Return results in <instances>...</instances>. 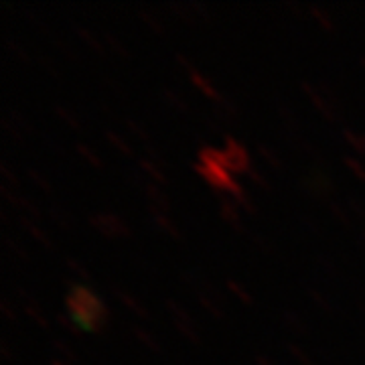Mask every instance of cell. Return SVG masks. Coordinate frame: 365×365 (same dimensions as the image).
I'll use <instances>...</instances> for the list:
<instances>
[{
  "label": "cell",
  "mask_w": 365,
  "mask_h": 365,
  "mask_svg": "<svg viewBox=\"0 0 365 365\" xmlns=\"http://www.w3.org/2000/svg\"><path fill=\"white\" fill-rule=\"evenodd\" d=\"M343 163H345V167L347 169L351 170L353 175L359 179V181H364L365 182V167L357 160V158H353V157H343Z\"/></svg>",
  "instance_id": "42"
},
{
  "label": "cell",
  "mask_w": 365,
  "mask_h": 365,
  "mask_svg": "<svg viewBox=\"0 0 365 365\" xmlns=\"http://www.w3.org/2000/svg\"><path fill=\"white\" fill-rule=\"evenodd\" d=\"M317 264H319V268L327 272L331 278H339L341 270L339 266H335V262H331L329 258H317Z\"/></svg>",
  "instance_id": "46"
},
{
  "label": "cell",
  "mask_w": 365,
  "mask_h": 365,
  "mask_svg": "<svg viewBox=\"0 0 365 365\" xmlns=\"http://www.w3.org/2000/svg\"><path fill=\"white\" fill-rule=\"evenodd\" d=\"M327 205H329V209H331V213H333V215H335V217H337L345 227H351V220H349V215L345 213V209L341 207L337 201H333V199H331V201H327Z\"/></svg>",
  "instance_id": "41"
},
{
  "label": "cell",
  "mask_w": 365,
  "mask_h": 365,
  "mask_svg": "<svg viewBox=\"0 0 365 365\" xmlns=\"http://www.w3.org/2000/svg\"><path fill=\"white\" fill-rule=\"evenodd\" d=\"M347 203H349V209H351V213L353 215H357L361 222L365 220V207H364V203L359 201V199H355L353 195L347 197Z\"/></svg>",
  "instance_id": "51"
},
{
  "label": "cell",
  "mask_w": 365,
  "mask_h": 365,
  "mask_svg": "<svg viewBox=\"0 0 365 365\" xmlns=\"http://www.w3.org/2000/svg\"><path fill=\"white\" fill-rule=\"evenodd\" d=\"M0 195L4 197V199H6V201H9V203L13 205V207H16L19 211H21V205H23V199H25V197L14 195L13 191H11V189H9L6 185H0Z\"/></svg>",
  "instance_id": "48"
},
{
  "label": "cell",
  "mask_w": 365,
  "mask_h": 365,
  "mask_svg": "<svg viewBox=\"0 0 365 365\" xmlns=\"http://www.w3.org/2000/svg\"><path fill=\"white\" fill-rule=\"evenodd\" d=\"M250 237H252L254 246L260 250V252H264L266 256H274V254H276V246H274L272 242H270V240H268L266 235L250 234Z\"/></svg>",
  "instance_id": "34"
},
{
  "label": "cell",
  "mask_w": 365,
  "mask_h": 365,
  "mask_svg": "<svg viewBox=\"0 0 365 365\" xmlns=\"http://www.w3.org/2000/svg\"><path fill=\"white\" fill-rule=\"evenodd\" d=\"M309 14L313 16L319 25L325 29L327 33H333V31H335V25H333V21H331V16H329V13H327L325 9H321V6H317V4H309Z\"/></svg>",
  "instance_id": "22"
},
{
  "label": "cell",
  "mask_w": 365,
  "mask_h": 365,
  "mask_svg": "<svg viewBox=\"0 0 365 365\" xmlns=\"http://www.w3.org/2000/svg\"><path fill=\"white\" fill-rule=\"evenodd\" d=\"M175 61H177V63L181 66V69H185L187 73H191V71L195 69V67L191 66V61H189V59H187V57H185L182 53H177V55H175Z\"/></svg>",
  "instance_id": "53"
},
{
  "label": "cell",
  "mask_w": 365,
  "mask_h": 365,
  "mask_svg": "<svg viewBox=\"0 0 365 365\" xmlns=\"http://www.w3.org/2000/svg\"><path fill=\"white\" fill-rule=\"evenodd\" d=\"M104 136H106V140L112 144V146L116 148L118 153H122L124 157H132V148L128 146V144H126V140H124V138H122V136H120L118 132L106 130Z\"/></svg>",
  "instance_id": "25"
},
{
  "label": "cell",
  "mask_w": 365,
  "mask_h": 365,
  "mask_svg": "<svg viewBox=\"0 0 365 365\" xmlns=\"http://www.w3.org/2000/svg\"><path fill=\"white\" fill-rule=\"evenodd\" d=\"M19 223L25 227V232H29V234L33 235L37 242H39L41 246H45V248H53V242H51V237H49V234L47 232H43L41 230V225L37 222H33V220H29V217H25V215H21L19 217Z\"/></svg>",
  "instance_id": "13"
},
{
  "label": "cell",
  "mask_w": 365,
  "mask_h": 365,
  "mask_svg": "<svg viewBox=\"0 0 365 365\" xmlns=\"http://www.w3.org/2000/svg\"><path fill=\"white\" fill-rule=\"evenodd\" d=\"M284 323H287L288 329H292L299 335H307L309 333V325L300 319L299 314L292 313V311H284Z\"/></svg>",
  "instance_id": "26"
},
{
  "label": "cell",
  "mask_w": 365,
  "mask_h": 365,
  "mask_svg": "<svg viewBox=\"0 0 365 365\" xmlns=\"http://www.w3.org/2000/svg\"><path fill=\"white\" fill-rule=\"evenodd\" d=\"M359 240H361V244L365 246V227H361V232H359Z\"/></svg>",
  "instance_id": "60"
},
{
  "label": "cell",
  "mask_w": 365,
  "mask_h": 365,
  "mask_svg": "<svg viewBox=\"0 0 365 365\" xmlns=\"http://www.w3.org/2000/svg\"><path fill=\"white\" fill-rule=\"evenodd\" d=\"M278 114L282 118V122H284V126H287V130L290 134H294V132H299V122H297V116H294V112L284 104H278Z\"/></svg>",
  "instance_id": "27"
},
{
  "label": "cell",
  "mask_w": 365,
  "mask_h": 365,
  "mask_svg": "<svg viewBox=\"0 0 365 365\" xmlns=\"http://www.w3.org/2000/svg\"><path fill=\"white\" fill-rule=\"evenodd\" d=\"M225 148H223V155L227 160V169L232 173H246L252 169V158H250L248 150L242 146V144L235 140L232 134H225Z\"/></svg>",
  "instance_id": "5"
},
{
  "label": "cell",
  "mask_w": 365,
  "mask_h": 365,
  "mask_svg": "<svg viewBox=\"0 0 365 365\" xmlns=\"http://www.w3.org/2000/svg\"><path fill=\"white\" fill-rule=\"evenodd\" d=\"M49 220H51L57 227H61V230H71V227H73V220H71V215L67 213V209H63L61 205H57V203H51V205H49Z\"/></svg>",
  "instance_id": "18"
},
{
  "label": "cell",
  "mask_w": 365,
  "mask_h": 365,
  "mask_svg": "<svg viewBox=\"0 0 365 365\" xmlns=\"http://www.w3.org/2000/svg\"><path fill=\"white\" fill-rule=\"evenodd\" d=\"M359 63H361V67L365 69V57H361V59H359Z\"/></svg>",
  "instance_id": "61"
},
{
  "label": "cell",
  "mask_w": 365,
  "mask_h": 365,
  "mask_svg": "<svg viewBox=\"0 0 365 365\" xmlns=\"http://www.w3.org/2000/svg\"><path fill=\"white\" fill-rule=\"evenodd\" d=\"M248 179L252 182H254V185H258V187H262L264 191H270V182L266 181V177H264V175H260V173L254 169V167H252V169L248 170Z\"/></svg>",
  "instance_id": "50"
},
{
  "label": "cell",
  "mask_w": 365,
  "mask_h": 365,
  "mask_svg": "<svg viewBox=\"0 0 365 365\" xmlns=\"http://www.w3.org/2000/svg\"><path fill=\"white\" fill-rule=\"evenodd\" d=\"M256 364H258V365H274L272 361H270V359L266 357V355H260V353L256 355Z\"/></svg>",
  "instance_id": "57"
},
{
  "label": "cell",
  "mask_w": 365,
  "mask_h": 365,
  "mask_svg": "<svg viewBox=\"0 0 365 365\" xmlns=\"http://www.w3.org/2000/svg\"><path fill=\"white\" fill-rule=\"evenodd\" d=\"M211 114L220 120V124H222L223 128L227 126H234L240 122V110H237V106L232 102V100H227V98H223L222 102H217V104L213 106V110H211Z\"/></svg>",
  "instance_id": "9"
},
{
  "label": "cell",
  "mask_w": 365,
  "mask_h": 365,
  "mask_svg": "<svg viewBox=\"0 0 365 365\" xmlns=\"http://www.w3.org/2000/svg\"><path fill=\"white\" fill-rule=\"evenodd\" d=\"M66 264H67V268L71 270V272L76 274L78 278H81V280H86V282H90V272L86 270V266L81 264L79 260H76V258H66Z\"/></svg>",
  "instance_id": "39"
},
{
  "label": "cell",
  "mask_w": 365,
  "mask_h": 365,
  "mask_svg": "<svg viewBox=\"0 0 365 365\" xmlns=\"http://www.w3.org/2000/svg\"><path fill=\"white\" fill-rule=\"evenodd\" d=\"M163 98H165V102H167L170 108H175L177 112H181V114H187V112H189V106L185 104L181 100V96H177L175 91L163 90Z\"/></svg>",
  "instance_id": "35"
},
{
  "label": "cell",
  "mask_w": 365,
  "mask_h": 365,
  "mask_svg": "<svg viewBox=\"0 0 365 365\" xmlns=\"http://www.w3.org/2000/svg\"><path fill=\"white\" fill-rule=\"evenodd\" d=\"M57 325L61 327V329H66L67 333H71V335H81V333H83L78 327V323H76L69 314H67V317L61 313L57 314Z\"/></svg>",
  "instance_id": "40"
},
{
  "label": "cell",
  "mask_w": 365,
  "mask_h": 365,
  "mask_svg": "<svg viewBox=\"0 0 365 365\" xmlns=\"http://www.w3.org/2000/svg\"><path fill=\"white\" fill-rule=\"evenodd\" d=\"M300 187L304 189L307 195L314 197V199H323V201H325V199L327 201H331V195H333V191H335L331 179L327 177L323 170L319 169H314L313 173L304 175L302 181H300Z\"/></svg>",
  "instance_id": "6"
},
{
  "label": "cell",
  "mask_w": 365,
  "mask_h": 365,
  "mask_svg": "<svg viewBox=\"0 0 365 365\" xmlns=\"http://www.w3.org/2000/svg\"><path fill=\"white\" fill-rule=\"evenodd\" d=\"M364 140H365V134H364Z\"/></svg>",
  "instance_id": "62"
},
{
  "label": "cell",
  "mask_w": 365,
  "mask_h": 365,
  "mask_svg": "<svg viewBox=\"0 0 365 365\" xmlns=\"http://www.w3.org/2000/svg\"><path fill=\"white\" fill-rule=\"evenodd\" d=\"M307 294H309V297L314 300V304H317L321 311H325V313H329V314L335 313V311H333V304H331V300L327 299L323 292H319L317 288H307Z\"/></svg>",
  "instance_id": "32"
},
{
  "label": "cell",
  "mask_w": 365,
  "mask_h": 365,
  "mask_svg": "<svg viewBox=\"0 0 365 365\" xmlns=\"http://www.w3.org/2000/svg\"><path fill=\"white\" fill-rule=\"evenodd\" d=\"M165 307H167V311L173 317V323L177 327V331L181 333L185 339H189L191 343H201V337H199V333H197V327L193 323V319H191V314L187 313L185 309H182L179 302H175L173 299L165 300Z\"/></svg>",
  "instance_id": "4"
},
{
  "label": "cell",
  "mask_w": 365,
  "mask_h": 365,
  "mask_svg": "<svg viewBox=\"0 0 365 365\" xmlns=\"http://www.w3.org/2000/svg\"><path fill=\"white\" fill-rule=\"evenodd\" d=\"M4 242H6V248L11 250L13 254H19V258H21V260H26V252H25V250L21 248V246H16L13 240H11V237H6Z\"/></svg>",
  "instance_id": "54"
},
{
  "label": "cell",
  "mask_w": 365,
  "mask_h": 365,
  "mask_svg": "<svg viewBox=\"0 0 365 365\" xmlns=\"http://www.w3.org/2000/svg\"><path fill=\"white\" fill-rule=\"evenodd\" d=\"M144 193L148 195V199H150V207L158 209V211H170V203L169 199H167V195L163 193V189L158 187V185H155V182H148L146 185V189H144Z\"/></svg>",
  "instance_id": "14"
},
{
  "label": "cell",
  "mask_w": 365,
  "mask_h": 365,
  "mask_svg": "<svg viewBox=\"0 0 365 365\" xmlns=\"http://www.w3.org/2000/svg\"><path fill=\"white\" fill-rule=\"evenodd\" d=\"M25 313L29 314V317H31V319H33V321H35V323H37L41 329H45V331L49 329V321H47V319H45V314L39 311V302H37V300H35V302H29V304H25Z\"/></svg>",
  "instance_id": "30"
},
{
  "label": "cell",
  "mask_w": 365,
  "mask_h": 365,
  "mask_svg": "<svg viewBox=\"0 0 365 365\" xmlns=\"http://www.w3.org/2000/svg\"><path fill=\"white\" fill-rule=\"evenodd\" d=\"M138 14H140V19H143L144 23L153 29V33H157V35H165V25H163V23H160L157 16L150 13V11H144V9H140Z\"/></svg>",
  "instance_id": "37"
},
{
  "label": "cell",
  "mask_w": 365,
  "mask_h": 365,
  "mask_svg": "<svg viewBox=\"0 0 365 365\" xmlns=\"http://www.w3.org/2000/svg\"><path fill=\"white\" fill-rule=\"evenodd\" d=\"M197 299H199L201 307H203L211 317H215V319H220V321L225 319V313H223V309H222V302H217V300L211 299V297H207V294H203V292H199V294H197Z\"/></svg>",
  "instance_id": "21"
},
{
  "label": "cell",
  "mask_w": 365,
  "mask_h": 365,
  "mask_svg": "<svg viewBox=\"0 0 365 365\" xmlns=\"http://www.w3.org/2000/svg\"><path fill=\"white\" fill-rule=\"evenodd\" d=\"M0 311H2V314H4L9 321H16V314L13 313V309H11V304H9L6 300H2V304H0Z\"/></svg>",
  "instance_id": "55"
},
{
  "label": "cell",
  "mask_w": 365,
  "mask_h": 365,
  "mask_svg": "<svg viewBox=\"0 0 365 365\" xmlns=\"http://www.w3.org/2000/svg\"><path fill=\"white\" fill-rule=\"evenodd\" d=\"M317 88H319V91L323 93V98H325L327 102L333 106L337 112H341V104H339V100H337V93H335V90H333L327 81H319V83H317Z\"/></svg>",
  "instance_id": "36"
},
{
  "label": "cell",
  "mask_w": 365,
  "mask_h": 365,
  "mask_svg": "<svg viewBox=\"0 0 365 365\" xmlns=\"http://www.w3.org/2000/svg\"><path fill=\"white\" fill-rule=\"evenodd\" d=\"M225 287H227V290H230V292H232L234 297H237V299L242 300L244 304H254V299H252V294H250L248 290L242 287V284H237L234 278H227Z\"/></svg>",
  "instance_id": "29"
},
{
  "label": "cell",
  "mask_w": 365,
  "mask_h": 365,
  "mask_svg": "<svg viewBox=\"0 0 365 365\" xmlns=\"http://www.w3.org/2000/svg\"><path fill=\"white\" fill-rule=\"evenodd\" d=\"M51 365H69V364H67V361H63V359H59V357H53Z\"/></svg>",
  "instance_id": "59"
},
{
  "label": "cell",
  "mask_w": 365,
  "mask_h": 365,
  "mask_svg": "<svg viewBox=\"0 0 365 365\" xmlns=\"http://www.w3.org/2000/svg\"><path fill=\"white\" fill-rule=\"evenodd\" d=\"M114 292H116L118 300H120V302H122L124 307H128L132 313L138 314L140 319H150V314H148V311L144 309V307H143V304H140V302H138V300L132 297L130 292H126V290H122V288H118V287L114 288Z\"/></svg>",
  "instance_id": "16"
},
{
  "label": "cell",
  "mask_w": 365,
  "mask_h": 365,
  "mask_svg": "<svg viewBox=\"0 0 365 365\" xmlns=\"http://www.w3.org/2000/svg\"><path fill=\"white\" fill-rule=\"evenodd\" d=\"M0 175H2V179H4L2 185H6V187H9V185H13L14 189L19 187V181H16V177L13 175V170L9 169L6 160H2V163H0Z\"/></svg>",
  "instance_id": "49"
},
{
  "label": "cell",
  "mask_w": 365,
  "mask_h": 365,
  "mask_svg": "<svg viewBox=\"0 0 365 365\" xmlns=\"http://www.w3.org/2000/svg\"><path fill=\"white\" fill-rule=\"evenodd\" d=\"M26 175H29V177L33 179V182H37V185H39V187H41V189H43V191H45V193H49V195H51V193H53V185L49 181H47V179H45L43 175H41L39 170L26 169Z\"/></svg>",
  "instance_id": "43"
},
{
  "label": "cell",
  "mask_w": 365,
  "mask_h": 365,
  "mask_svg": "<svg viewBox=\"0 0 365 365\" xmlns=\"http://www.w3.org/2000/svg\"><path fill=\"white\" fill-rule=\"evenodd\" d=\"M193 170H195L203 181L207 182L213 191H217L220 195L232 197L235 191L242 187V185L232 177V170L227 169V167H215V165L205 167V165L193 163Z\"/></svg>",
  "instance_id": "2"
},
{
  "label": "cell",
  "mask_w": 365,
  "mask_h": 365,
  "mask_svg": "<svg viewBox=\"0 0 365 365\" xmlns=\"http://www.w3.org/2000/svg\"><path fill=\"white\" fill-rule=\"evenodd\" d=\"M288 9H290V11H294L297 14L302 11V6H300V4H294V2H288Z\"/></svg>",
  "instance_id": "58"
},
{
  "label": "cell",
  "mask_w": 365,
  "mask_h": 365,
  "mask_svg": "<svg viewBox=\"0 0 365 365\" xmlns=\"http://www.w3.org/2000/svg\"><path fill=\"white\" fill-rule=\"evenodd\" d=\"M138 167H140V170H143L144 175L155 182V185H165V182H167V177H165L163 169L158 167L157 163H153L150 158H140V160H138Z\"/></svg>",
  "instance_id": "17"
},
{
  "label": "cell",
  "mask_w": 365,
  "mask_h": 365,
  "mask_svg": "<svg viewBox=\"0 0 365 365\" xmlns=\"http://www.w3.org/2000/svg\"><path fill=\"white\" fill-rule=\"evenodd\" d=\"M6 47H9V51L13 53L14 57H19L23 63H33V57H31V55H29V53L19 45V43H13L11 39H6Z\"/></svg>",
  "instance_id": "45"
},
{
  "label": "cell",
  "mask_w": 365,
  "mask_h": 365,
  "mask_svg": "<svg viewBox=\"0 0 365 365\" xmlns=\"http://www.w3.org/2000/svg\"><path fill=\"white\" fill-rule=\"evenodd\" d=\"M76 150H78V155L81 158H86L88 163H90L91 167H96V169H104V163H102V158L98 157L93 150H91L88 144H76Z\"/></svg>",
  "instance_id": "28"
},
{
  "label": "cell",
  "mask_w": 365,
  "mask_h": 365,
  "mask_svg": "<svg viewBox=\"0 0 365 365\" xmlns=\"http://www.w3.org/2000/svg\"><path fill=\"white\" fill-rule=\"evenodd\" d=\"M53 112H55V116L59 118V120H63L71 130H76V132L83 130V122H81L78 114H76L73 110H69L67 106L55 104L53 106Z\"/></svg>",
  "instance_id": "15"
},
{
  "label": "cell",
  "mask_w": 365,
  "mask_h": 365,
  "mask_svg": "<svg viewBox=\"0 0 365 365\" xmlns=\"http://www.w3.org/2000/svg\"><path fill=\"white\" fill-rule=\"evenodd\" d=\"M21 211H25L29 220H33V222H41L43 220V213H41V209L35 205V203H31L29 199H23V205H21Z\"/></svg>",
  "instance_id": "44"
},
{
  "label": "cell",
  "mask_w": 365,
  "mask_h": 365,
  "mask_svg": "<svg viewBox=\"0 0 365 365\" xmlns=\"http://www.w3.org/2000/svg\"><path fill=\"white\" fill-rule=\"evenodd\" d=\"M169 9L175 13V16H179L181 21L189 23V25H199V23H205L209 25L211 23V16H209L205 4L201 2H170Z\"/></svg>",
  "instance_id": "7"
},
{
  "label": "cell",
  "mask_w": 365,
  "mask_h": 365,
  "mask_svg": "<svg viewBox=\"0 0 365 365\" xmlns=\"http://www.w3.org/2000/svg\"><path fill=\"white\" fill-rule=\"evenodd\" d=\"M132 333H134V337L140 341L143 345H146L150 351H155V353L163 351V347H160V343L155 339V335H153V333H148V331H144L143 327L134 325L132 327Z\"/></svg>",
  "instance_id": "20"
},
{
  "label": "cell",
  "mask_w": 365,
  "mask_h": 365,
  "mask_svg": "<svg viewBox=\"0 0 365 365\" xmlns=\"http://www.w3.org/2000/svg\"><path fill=\"white\" fill-rule=\"evenodd\" d=\"M53 349L59 353V359H63L67 364H78V355L67 345L63 339H53Z\"/></svg>",
  "instance_id": "24"
},
{
  "label": "cell",
  "mask_w": 365,
  "mask_h": 365,
  "mask_svg": "<svg viewBox=\"0 0 365 365\" xmlns=\"http://www.w3.org/2000/svg\"><path fill=\"white\" fill-rule=\"evenodd\" d=\"M189 79H191V83L195 86L197 90L201 91V93H203L205 98L213 100L215 104H217V102H222V100H223V96L220 93V90H215V88H213V83H211L207 78H203V76H201V73H199L197 69H193V71L189 73Z\"/></svg>",
  "instance_id": "12"
},
{
  "label": "cell",
  "mask_w": 365,
  "mask_h": 365,
  "mask_svg": "<svg viewBox=\"0 0 365 365\" xmlns=\"http://www.w3.org/2000/svg\"><path fill=\"white\" fill-rule=\"evenodd\" d=\"M341 134H343V140L349 144L351 148H355L357 153L365 155L364 134H357V130H351V128H343V130H341Z\"/></svg>",
  "instance_id": "23"
},
{
  "label": "cell",
  "mask_w": 365,
  "mask_h": 365,
  "mask_svg": "<svg viewBox=\"0 0 365 365\" xmlns=\"http://www.w3.org/2000/svg\"><path fill=\"white\" fill-rule=\"evenodd\" d=\"M287 349H288V353H290V355H294V357H297V361H300L302 365H314L313 359H311V357H309L307 353L302 351V349H300L297 343H288Z\"/></svg>",
  "instance_id": "47"
},
{
  "label": "cell",
  "mask_w": 365,
  "mask_h": 365,
  "mask_svg": "<svg viewBox=\"0 0 365 365\" xmlns=\"http://www.w3.org/2000/svg\"><path fill=\"white\" fill-rule=\"evenodd\" d=\"M302 222H304V223H307V225H309V227H311V232H313V234L325 235V232L321 230V223L317 222L314 217H311V215H309V217H302Z\"/></svg>",
  "instance_id": "52"
},
{
  "label": "cell",
  "mask_w": 365,
  "mask_h": 365,
  "mask_svg": "<svg viewBox=\"0 0 365 365\" xmlns=\"http://www.w3.org/2000/svg\"><path fill=\"white\" fill-rule=\"evenodd\" d=\"M126 126H128L132 134H134L136 138H140V140H143V143L146 144V146H153V143H150V134L144 130L143 124H138L136 120H132V118H128V120H126Z\"/></svg>",
  "instance_id": "38"
},
{
  "label": "cell",
  "mask_w": 365,
  "mask_h": 365,
  "mask_svg": "<svg viewBox=\"0 0 365 365\" xmlns=\"http://www.w3.org/2000/svg\"><path fill=\"white\" fill-rule=\"evenodd\" d=\"M0 349H2V359H6V361H9V359H13V357H11V351H9V347H6V341L2 339V343H0Z\"/></svg>",
  "instance_id": "56"
},
{
  "label": "cell",
  "mask_w": 365,
  "mask_h": 365,
  "mask_svg": "<svg viewBox=\"0 0 365 365\" xmlns=\"http://www.w3.org/2000/svg\"><path fill=\"white\" fill-rule=\"evenodd\" d=\"M102 39L106 41V45H108L112 51L116 53V55L124 57V59H128V57H130V53L126 51V47H124V45H122V43H120V41H118L110 31H104V33H102Z\"/></svg>",
  "instance_id": "33"
},
{
  "label": "cell",
  "mask_w": 365,
  "mask_h": 365,
  "mask_svg": "<svg viewBox=\"0 0 365 365\" xmlns=\"http://www.w3.org/2000/svg\"><path fill=\"white\" fill-rule=\"evenodd\" d=\"M90 225L93 230H98L100 234L108 235V237H128L130 235V227L116 213H108V211H98L90 215Z\"/></svg>",
  "instance_id": "3"
},
{
  "label": "cell",
  "mask_w": 365,
  "mask_h": 365,
  "mask_svg": "<svg viewBox=\"0 0 365 365\" xmlns=\"http://www.w3.org/2000/svg\"><path fill=\"white\" fill-rule=\"evenodd\" d=\"M220 213H222V217L227 222V225L237 232V234H244L246 232V227L242 225V217H240V207L235 205L234 201L230 199L227 195H220Z\"/></svg>",
  "instance_id": "10"
},
{
  "label": "cell",
  "mask_w": 365,
  "mask_h": 365,
  "mask_svg": "<svg viewBox=\"0 0 365 365\" xmlns=\"http://www.w3.org/2000/svg\"><path fill=\"white\" fill-rule=\"evenodd\" d=\"M150 217H153V223L157 225L163 234H167L169 237H173V240H182V234L179 232V227L170 222V217L165 211H158V209L150 207Z\"/></svg>",
  "instance_id": "11"
},
{
  "label": "cell",
  "mask_w": 365,
  "mask_h": 365,
  "mask_svg": "<svg viewBox=\"0 0 365 365\" xmlns=\"http://www.w3.org/2000/svg\"><path fill=\"white\" fill-rule=\"evenodd\" d=\"M66 309L83 333H102L110 319L104 300L83 284L67 287Z\"/></svg>",
  "instance_id": "1"
},
{
  "label": "cell",
  "mask_w": 365,
  "mask_h": 365,
  "mask_svg": "<svg viewBox=\"0 0 365 365\" xmlns=\"http://www.w3.org/2000/svg\"><path fill=\"white\" fill-rule=\"evenodd\" d=\"M73 31H76V35H78L79 39L83 41L88 47H91L96 53H102V55H104V43L98 39L96 33H91L90 29H86V26H76Z\"/></svg>",
  "instance_id": "19"
},
{
  "label": "cell",
  "mask_w": 365,
  "mask_h": 365,
  "mask_svg": "<svg viewBox=\"0 0 365 365\" xmlns=\"http://www.w3.org/2000/svg\"><path fill=\"white\" fill-rule=\"evenodd\" d=\"M300 88H302V91H304L307 96H309V100H311L314 108L319 110V114H321L323 118H327L329 122H333V124H335V122H339L341 118H343V114H341V112H337L333 106L327 102L325 98H323V93L319 91V88H317L314 83L302 81V83H300Z\"/></svg>",
  "instance_id": "8"
},
{
  "label": "cell",
  "mask_w": 365,
  "mask_h": 365,
  "mask_svg": "<svg viewBox=\"0 0 365 365\" xmlns=\"http://www.w3.org/2000/svg\"><path fill=\"white\" fill-rule=\"evenodd\" d=\"M258 153H260V157L264 158V160H266V163H268V165H270L272 169H278V170L282 169V160H280V157H278V155L274 153V150L270 148V146H268V144L258 143Z\"/></svg>",
  "instance_id": "31"
}]
</instances>
